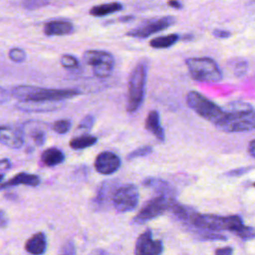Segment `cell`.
Segmentation results:
<instances>
[{"mask_svg": "<svg viewBox=\"0 0 255 255\" xmlns=\"http://www.w3.org/2000/svg\"><path fill=\"white\" fill-rule=\"evenodd\" d=\"M187 221L192 226L201 230L210 232L220 230L231 231L243 240H250L255 237V230L250 226L244 225L241 217L238 215L219 216L214 214H199L193 211Z\"/></svg>", "mask_w": 255, "mask_h": 255, "instance_id": "cell-1", "label": "cell"}, {"mask_svg": "<svg viewBox=\"0 0 255 255\" xmlns=\"http://www.w3.org/2000/svg\"><path fill=\"white\" fill-rule=\"evenodd\" d=\"M216 127L227 132H242L255 129V110L246 103H232L225 111L223 120Z\"/></svg>", "mask_w": 255, "mask_h": 255, "instance_id": "cell-2", "label": "cell"}, {"mask_svg": "<svg viewBox=\"0 0 255 255\" xmlns=\"http://www.w3.org/2000/svg\"><path fill=\"white\" fill-rule=\"evenodd\" d=\"M11 94L21 103H51L73 98L81 92L75 89H47L22 85L15 87Z\"/></svg>", "mask_w": 255, "mask_h": 255, "instance_id": "cell-3", "label": "cell"}, {"mask_svg": "<svg viewBox=\"0 0 255 255\" xmlns=\"http://www.w3.org/2000/svg\"><path fill=\"white\" fill-rule=\"evenodd\" d=\"M147 67L144 62H139L133 68L128 84V97H127V111L129 114L135 113L141 106L146 84Z\"/></svg>", "mask_w": 255, "mask_h": 255, "instance_id": "cell-4", "label": "cell"}, {"mask_svg": "<svg viewBox=\"0 0 255 255\" xmlns=\"http://www.w3.org/2000/svg\"><path fill=\"white\" fill-rule=\"evenodd\" d=\"M186 103L197 115L211 122L215 126L219 124L225 116V111L223 109L198 92H189L186 96Z\"/></svg>", "mask_w": 255, "mask_h": 255, "instance_id": "cell-5", "label": "cell"}, {"mask_svg": "<svg viewBox=\"0 0 255 255\" xmlns=\"http://www.w3.org/2000/svg\"><path fill=\"white\" fill-rule=\"evenodd\" d=\"M185 64L190 76L196 81L215 83L222 78L221 70L211 58H189L185 61Z\"/></svg>", "mask_w": 255, "mask_h": 255, "instance_id": "cell-6", "label": "cell"}, {"mask_svg": "<svg viewBox=\"0 0 255 255\" xmlns=\"http://www.w3.org/2000/svg\"><path fill=\"white\" fill-rule=\"evenodd\" d=\"M174 199L170 196L157 195L148 200L138 213L133 217L132 222L135 224H143L159 215L164 213L170 208V205Z\"/></svg>", "mask_w": 255, "mask_h": 255, "instance_id": "cell-7", "label": "cell"}, {"mask_svg": "<svg viewBox=\"0 0 255 255\" xmlns=\"http://www.w3.org/2000/svg\"><path fill=\"white\" fill-rule=\"evenodd\" d=\"M138 198L137 187L134 184L128 183L117 188L112 203L119 212H128L137 206Z\"/></svg>", "mask_w": 255, "mask_h": 255, "instance_id": "cell-8", "label": "cell"}, {"mask_svg": "<svg viewBox=\"0 0 255 255\" xmlns=\"http://www.w3.org/2000/svg\"><path fill=\"white\" fill-rule=\"evenodd\" d=\"M174 22H175V19L172 16H163L156 19H150L141 23L139 26L129 30L127 33V36L132 37V38L144 39L154 33H157L159 31H162L170 27Z\"/></svg>", "mask_w": 255, "mask_h": 255, "instance_id": "cell-9", "label": "cell"}, {"mask_svg": "<svg viewBox=\"0 0 255 255\" xmlns=\"http://www.w3.org/2000/svg\"><path fill=\"white\" fill-rule=\"evenodd\" d=\"M162 251V242L160 240H153L149 229H146L137 237L134 248L135 255H160Z\"/></svg>", "mask_w": 255, "mask_h": 255, "instance_id": "cell-10", "label": "cell"}, {"mask_svg": "<svg viewBox=\"0 0 255 255\" xmlns=\"http://www.w3.org/2000/svg\"><path fill=\"white\" fill-rule=\"evenodd\" d=\"M95 168L99 173L112 174L121 166L120 157L112 151H103L99 153L95 159Z\"/></svg>", "mask_w": 255, "mask_h": 255, "instance_id": "cell-11", "label": "cell"}, {"mask_svg": "<svg viewBox=\"0 0 255 255\" xmlns=\"http://www.w3.org/2000/svg\"><path fill=\"white\" fill-rule=\"evenodd\" d=\"M0 142L10 148H20L24 142L23 128L0 126Z\"/></svg>", "mask_w": 255, "mask_h": 255, "instance_id": "cell-12", "label": "cell"}, {"mask_svg": "<svg viewBox=\"0 0 255 255\" xmlns=\"http://www.w3.org/2000/svg\"><path fill=\"white\" fill-rule=\"evenodd\" d=\"M117 188V182L115 180L104 181L98 190L97 196L94 199V203L98 207L106 206L109 202L113 201V197Z\"/></svg>", "mask_w": 255, "mask_h": 255, "instance_id": "cell-13", "label": "cell"}, {"mask_svg": "<svg viewBox=\"0 0 255 255\" xmlns=\"http://www.w3.org/2000/svg\"><path fill=\"white\" fill-rule=\"evenodd\" d=\"M73 24L66 20H52L44 26V33L47 36H64L73 33Z\"/></svg>", "mask_w": 255, "mask_h": 255, "instance_id": "cell-14", "label": "cell"}, {"mask_svg": "<svg viewBox=\"0 0 255 255\" xmlns=\"http://www.w3.org/2000/svg\"><path fill=\"white\" fill-rule=\"evenodd\" d=\"M41 183V178L37 174H31L27 172H19L15 174L12 178L0 185V189H4L16 185H28V186H38Z\"/></svg>", "mask_w": 255, "mask_h": 255, "instance_id": "cell-15", "label": "cell"}, {"mask_svg": "<svg viewBox=\"0 0 255 255\" xmlns=\"http://www.w3.org/2000/svg\"><path fill=\"white\" fill-rule=\"evenodd\" d=\"M83 59L86 64L92 67L104 63L115 64L114 56L111 53L102 50H88L84 53Z\"/></svg>", "mask_w": 255, "mask_h": 255, "instance_id": "cell-16", "label": "cell"}, {"mask_svg": "<svg viewBox=\"0 0 255 255\" xmlns=\"http://www.w3.org/2000/svg\"><path fill=\"white\" fill-rule=\"evenodd\" d=\"M145 128L149 130L153 135L160 141H164V130L160 125V118L157 111L152 110L148 113L145 123H144Z\"/></svg>", "mask_w": 255, "mask_h": 255, "instance_id": "cell-17", "label": "cell"}, {"mask_svg": "<svg viewBox=\"0 0 255 255\" xmlns=\"http://www.w3.org/2000/svg\"><path fill=\"white\" fill-rule=\"evenodd\" d=\"M47 248V239L46 235L43 232L35 233L32 237H30L26 244L25 249L32 255H42L45 253Z\"/></svg>", "mask_w": 255, "mask_h": 255, "instance_id": "cell-18", "label": "cell"}, {"mask_svg": "<svg viewBox=\"0 0 255 255\" xmlns=\"http://www.w3.org/2000/svg\"><path fill=\"white\" fill-rule=\"evenodd\" d=\"M41 160L46 166H55L65 160V154L57 147H50L42 152Z\"/></svg>", "mask_w": 255, "mask_h": 255, "instance_id": "cell-19", "label": "cell"}, {"mask_svg": "<svg viewBox=\"0 0 255 255\" xmlns=\"http://www.w3.org/2000/svg\"><path fill=\"white\" fill-rule=\"evenodd\" d=\"M124 6L120 2H111V3H104L93 6L90 9V14L94 17H101L106 16L109 14H113L115 12L123 10Z\"/></svg>", "mask_w": 255, "mask_h": 255, "instance_id": "cell-20", "label": "cell"}, {"mask_svg": "<svg viewBox=\"0 0 255 255\" xmlns=\"http://www.w3.org/2000/svg\"><path fill=\"white\" fill-rule=\"evenodd\" d=\"M142 184L146 187H150L157 192H159V195H165V196H170L172 197V187L168 184V182L160 179V178H155V177H149L146 178L142 181Z\"/></svg>", "mask_w": 255, "mask_h": 255, "instance_id": "cell-21", "label": "cell"}, {"mask_svg": "<svg viewBox=\"0 0 255 255\" xmlns=\"http://www.w3.org/2000/svg\"><path fill=\"white\" fill-rule=\"evenodd\" d=\"M178 39H179V36L177 34L159 36L150 40L149 46L154 49H165L173 46L178 41Z\"/></svg>", "mask_w": 255, "mask_h": 255, "instance_id": "cell-22", "label": "cell"}, {"mask_svg": "<svg viewBox=\"0 0 255 255\" xmlns=\"http://www.w3.org/2000/svg\"><path fill=\"white\" fill-rule=\"evenodd\" d=\"M98 141V138L91 134H83L70 140V146L73 149H84L94 145Z\"/></svg>", "mask_w": 255, "mask_h": 255, "instance_id": "cell-23", "label": "cell"}, {"mask_svg": "<svg viewBox=\"0 0 255 255\" xmlns=\"http://www.w3.org/2000/svg\"><path fill=\"white\" fill-rule=\"evenodd\" d=\"M19 109L23 111H31V112H47L55 109L53 104L50 103H21Z\"/></svg>", "mask_w": 255, "mask_h": 255, "instance_id": "cell-24", "label": "cell"}, {"mask_svg": "<svg viewBox=\"0 0 255 255\" xmlns=\"http://www.w3.org/2000/svg\"><path fill=\"white\" fill-rule=\"evenodd\" d=\"M114 65L115 64H109V63H104V64H100L97 66L93 67V74L100 79H104L107 78L109 76H111L113 69H114Z\"/></svg>", "mask_w": 255, "mask_h": 255, "instance_id": "cell-25", "label": "cell"}, {"mask_svg": "<svg viewBox=\"0 0 255 255\" xmlns=\"http://www.w3.org/2000/svg\"><path fill=\"white\" fill-rule=\"evenodd\" d=\"M29 135L33 139L34 143L37 145H42L46 140L45 131L41 128H38V127H35L34 128L30 129Z\"/></svg>", "mask_w": 255, "mask_h": 255, "instance_id": "cell-26", "label": "cell"}, {"mask_svg": "<svg viewBox=\"0 0 255 255\" xmlns=\"http://www.w3.org/2000/svg\"><path fill=\"white\" fill-rule=\"evenodd\" d=\"M70 128H71V121L66 119L55 121L52 125V129L57 133H61V134L68 132Z\"/></svg>", "mask_w": 255, "mask_h": 255, "instance_id": "cell-27", "label": "cell"}, {"mask_svg": "<svg viewBox=\"0 0 255 255\" xmlns=\"http://www.w3.org/2000/svg\"><path fill=\"white\" fill-rule=\"evenodd\" d=\"M8 56H9L11 61L16 62V63H21V62L25 61V59H26L25 51L21 48H18V47L11 48L8 52Z\"/></svg>", "mask_w": 255, "mask_h": 255, "instance_id": "cell-28", "label": "cell"}, {"mask_svg": "<svg viewBox=\"0 0 255 255\" xmlns=\"http://www.w3.org/2000/svg\"><path fill=\"white\" fill-rule=\"evenodd\" d=\"M60 63L66 69H74L79 65L77 58L74 57L73 55H69V54L63 55L60 59Z\"/></svg>", "mask_w": 255, "mask_h": 255, "instance_id": "cell-29", "label": "cell"}, {"mask_svg": "<svg viewBox=\"0 0 255 255\" xmlns=\"http://www.w3.org/2000/svg\"><path fill=\"white\" fill-rule=\"evenodd\" d=\"M152 151V147L150 145H144V146H140L134 150H132L129 154H128L127 158L128 159H133L135 157H139V156H145L147 154H149Z\"/></svg>", "mask_w": 255, "mask_h": 255, "instance_id": "cell-30", "label": "cell"}, {"mask_svg": "<svg viewBox=\"0 0 255 255\" xmlns=\"http://www.w3.org/2000/svg\"><path fill=\"white\" fill-rule=\"evenodd\" d=\"M60 255H76V248L73 241H67L61 248Z\"/></svg>", "mask_w": 255, "mask_h": 255, "instance_id": "cell-31", "label": "cell"}, {"mask_svg": "<svg viewBox=\"0 0 255 255\" xmlns=\"http://www.w3.org/2000/svg\"><path fill=\"white\" fill-rule=\"evenodd\" d=\"M94 122H95L94 117L92 115H88V116H86L82 120V122L80 123L78 128H79V129H87V130H89V129L92 128V127L94 125Z\"/></svg>", "mask_w": 255, "mask_h": 255, "instance_id": "cell-32", "label": "cell"}, {"mask_svg": "<svg viewBox=\"0 0 255 255\" xmlns=\"http://www.w3.org/2000/svg\"><path fill=\"white\" fill-rule=\"evenodd\" d=\"M247 63L244 62V61H238L237 63H235V66H234V73L237 77H240L242 75H244L247 71Z\"/></svg>", "mask_w": 255, "mask_h": 255, "instance_id": "cell-33", "label": "cell"}, {"mask_svg": "<svg viewBox=\"0 0 255 255\" xmlns=\"http://www.w3.org/2000/svg\"><path fill=\"white\" fill-rule=\"evenodd\" d=\"M213 35L217 38H228L230 37L231 33L229 31H226V30H220V29H215L213 31Z\"/></svg>", "mask_w": 255, "mask_h": 255, "instance_id": "cell-34", "label": "cell"}, {"mask_svg": "<svg viewBox=\"0 0 255 255\" xmlns=\"http://www.w3.org/2000/svg\"><path fill=\"white\" fill-rule=\"evenodd\" d=\"M233 249L231 247H223L215 250V255H232Z\"/></svg>", "mask_w": 255, "mask_h": 255, "instance_id": "cell-35", "label": "cell"}, {"mask_svg": "<svg viewBox=\"0 0 255 255\" xmlns=\"http://www.w3.org/2000/svg\"><path fill=\"white\" fill-rule=\"evenodd\" d=\"M8 224V217L4 210H0V228L6 227Z\"/></svg>", "mask_w": 255, "mask_h": 255, "instance_id": "cell-36", "label": "cell"}, {"mask_svg": "<svg viewBox=\"0 0 255 255\" xmlns=\"http://www.w3.org/2000/svg\"><path fill=\"white\" fill-rule=\"evenodd\" d=\"M11 167V162L7 158L0 159V170H7Z\"/></svg>", "mask_w": 255, "mask_h": 255, "instance_id": "cell-37", "label": "cell"}, {"mask_svg": "<svg viewBox=\"0 0 255 255\" xmlns=\"http://www.w3.org/2000/svg\"><path fill=\"white\" fill-rule=\"evenodd\" d=\"M9 94L7 93V91L6 90H4V89H2V88H0V104H3V103H5V102H7L8 101V99H9Z\"/></svg>", "mask_w": 255, "mask_h": 255, "instance_id": "cell-38", "label": "cell"}, {"mask_svg": "<svg viewBox=\"0 0 255 255\" xmlns=\"http://www.w3.org/2000/svg\"><path fill=\"white\" fill-rule=\"evenodd\" d=\"M33 5V8L32 9H34L35 7H38V6H43V5H45V4H47L46 2H42V1H34V2H31V1H29V2H24L23 3V5Z\"/></svg>", "mask_w": 255, "mask_h": 255, "instance_id": "cell-39", "label": "cell"}, {"mask_svg": "<svg viewBox=\"0 0 255 255\" xmlns=\"http://www.w3.org/2000/svg\"><path fill=\"white\" fill-rule=\"evenodd\" d=\"M248 151H249V153H250L253 157H255V139H253V140L250 141L249 146H248Z\"/></svg>", "mask_w": 255, "mask_h": 255, "instance_id": "cell-40", "label": "cell"}, {"mask_svg": "<svg viewBox=\"0 0 255 255\" xmlns=\"http://www.w3.org/2000/svg\"><path fill=\"white\" fill-rule=\"evenodd\" d=\"M90 255H108V254L104 250H102V249H97V250L92 251Z\"/></svg>", "mask_w": 255, "mask_h": 255, "instance_id": "cell-41", "label": "cell"}, {"mask_svg": "<svg viewBox=\"0 0 255 255\" xmlns=\"http://www.w3.org/2000/svg\"><path fill=\"white\" fill-rule=\"evenodd\" d=\"M168 5L176 8V9H180L181 8V4L178 2V1H169L168 2Z\"/></svg>", "mask_w": 255, "mask_h": 255, "instance_id": "cell-42", "label": "cell"}, {"mask_svg": "<svg viewBox=\"0 0 255 255\" xmlns=\"http://www.w3.org/2000/svg\"><path fill=\"white\" fill-rule=\"evenodd\" d=\"M133 18H134L133 16H131V15H128V16L121 17V18L119 19V21H121V22H128V21H131Z\"/></svg>", "mask_w": 255, "mask_h": 255, "instance_id": "cell-43", "label": "cell"}, {"mask_svg": "<svg viewBox=\"0 0 255 255\" xmlns=\"http://www.w3.org/2000/svg\"><path fill=\"white\" fill-rule=\"evenodd\" d=\"M3 178H4V175H3V174H0V183H1V181L3 180Z\"/></svg>", "mask_w": 255, "mask_h": 255, "instance_id": "cell-44", "label": "cell"}, {"mask_svg": "<svg viewBox=\"0 0 255 255\" xmlns=\"http://www.w3.org/2000/svg\"><path fill=\"white\" fill-rule=\"evenodd\" d=\"M254 186H255V183H254Z\"/></svg>", "mask_w": 255, "mask_h": 255, "instance_id": "cell-45", "label": "cell"}]
</instances>
